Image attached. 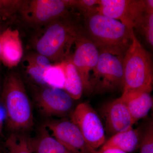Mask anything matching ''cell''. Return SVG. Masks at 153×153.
Segmentation results:
<instances>
[{"label": "cell", "mask_w": 153, "mask_h": 153, "mask_svg": "<svg viewBox=\"0 0 153 153\" xmlns=\"http://www.w3.org/2000/svg\"><path fill=\"white\" fill-rule=\"evenodd\" d=\"M76 13L71 10L44 27L34 43L36 52L60 63L69 57L72 45L84 35Z\"/></svg>", "instance_id": "6da1fadb"}, {"label": "cell", "mask_w": 153, "mask_h": 153, "mask_svg": "<svg viewBox=\"0 0 153 153\" xmlns=\"http://www.w3.org/2000/svg\"><path fill=\"white\" fill-rule=\"evenodd\" d=\"M122 99L152 90L153 66L150 54L133 37L123 59Z\"/></svg>", "instance_id": "7a4b0ae2"}, {"label": "cell", "mask_w": 153, "mask_h": 153, "mask_svg": "<svg viewBox=\"0 0 153 153\" xmlns=\"http://www.w3.org/2000/svg\"><path fill=\"white\" fill-rule=\"evenodd\" d=\"M85 16L88 38L99 51L124 57L135 35L120 21L95 13Z\"/></svg>", "instance_id": "3957f363"}, {"label": "cell", "mask_w": 153, "mask_h": 153, "mask_svg": "<svg viewBox=\"0 0 153 153\" xmlns=\"http://www.w3.org/2000/svg\"><path fill=\"white\" fill-rule=\"evenodd\" d=\"M1 100L11 128H28L33 124L32 105L24 82L16 72L7 74L3 81Z\"/></svg>", "instance_id": "277c9868"}, {"label": "cell", "mask_w": 153, "mask_h": 153, "mask_svg": "<svg viewBox=\"0 0 153 153\" xmlns=\"http://www.w3.org/2000/svg\"><path fill=\"white\" fill-rule=\"evenodd\" d=\"M97 13L118 20L129 29L141 28L148 13H151L146 1L100 0Z\"/></svg>", "instance_id": "5b68a950"}, {"label": "cell", "mask_w": 153, "mask_h": 153, "mask_svg": "<svg viewBox=\"0 0 153 153\" xmlns=\"http://www.w3.org/2000/svg\"><path fill=\"white\" fill-rule=\"evenodd\" d=\"M71 0H23L19 14L33 27H43L72 10Z\"/></svg>", "instance_id": "8992f818"}, {"label": "cell", "mask_w": 153, "mask_h": 153, "mask_svg": "<svg viewBox=\"0 0 153 153\" xmlns=\"http://www.w3.org/2000/svg\"><path fill=\"white\" fill-rule=\"evenodd\" d=\"M123 57L104 51H99L97 65L90 79L91 90H111L122 87Z\"/></svg>", "instance_id": "52a82bcc"}, {"label": "cell", "mask_w": 153, "mask_h": 153, "mask_svg": "<svg viewBox=\"0 0 153 153\" xmlns=\"http://www.w3.org/2000/svg\"><path fill=\"white\" fill-rule=\"evenodd\" d=\"M71 121L78 127L88 145L96 150L104 144V127L95 111L87 102L80 103L71 115Z\"/></svg>", "instance_id": "ba28073f"}, {"label": "cell", "mask_w": 153, "mask_h": 153, "mask_svg": "<svg viewBox=\"0 0 153 153\" xmlns=\"http://www.w3.org/2000/svg\"><path fill=\"white\" fill-rule=\"evenodd\" d=\"M74 44L72 62L81 77L83 89L91 90V77L98 62L99 50L85 35L78 38Z\"/></svg>", "instance_id": "9c48e42d"}, {"label": "cell", "mask_w": 153, "mask_h": 153, "mask_svg": "<svg viewBox=\"0 0 153 153\" xmlns=\"http://www.w3.org/2000/svg\"><path fill=\"white\" fill-rule=\"evenodd\" d=\"M47 127L54 138L72 153H94L96 150L86 143L79 128L68 120L51 123Z\"/></svg>", "instance_id": "30bf717a"}, {"label": "cell", "mask_w": 153, "mask_h": 153, "mask_svg": "<svg viewBox=\"0 0 153 153\" xmlns=\"http://www.w3.org/2000/svg\"><path fill=\"white\" fill-rule=\"evenodd\" d=\"M39 106L49 114H63L69 111L73 105V99L63 89L45 87L36 96Z\"/></svg>", "instance_id": "8fae6325"}, {"label": "cell", "mask_w": 153, "mask_h": 153, "mask_svg": "<svg viewBox=\"0 0 153 153\" xmlns=\"http://www.w3.org/2000/svg\"><path fill=\"white\" fill-rule=\"evenodd\" d=\"M1 62L6 67H16L22 60L23 49L19 30L8 27L0 36Z\"/></svg>", "instance_id": "7c38bea8"}, {"label": "cell", "mask_w": 153, "mask_h": 153, "mask_svg": "<svg viewBox=\"0 0 153 153\" xmlns=\"http://www.w3.org/2000/svg\"><path fill=\"white\" fill-rule=\"evenodd\" d=\"M104 111L106 126L111 132L115 134L132 128L134 123L126 105L120 97L108 103Z\"/></svg>", "instance_id": "4fadbf2b"}, {"label": "cell", "mask_w": 153, "mask_h": 153, "mask_svg": "<svg viewBox=\"0 0 153 153\" xmlns=\"http://www.w3.org/2000/svg\"><path fill=\"white\" fill-rule=\"evenodd\" d=\"M52 64L44 55L37 52H29L23 58L22 65L28 76L38 85H46L44 79L45 70Z\"/></svg>", "instance_id": "5bb4252c"}, {"label": "cell", "mask_w": 153, "mask_h": 153, "mask_svg": "<svg viewBox=\"0 0 153 153\" xmlns=\"http://www.w3.org/2000/svg\"><path fill=\"white\" fill-rule=\"evenodd\" d=\"M139 132L136 129L114 134L107 141L102 145L101 149H117L126 153H132L139 146Z\"/></svg>", "instance_id": "9a60e30c"}, {"label": "cell", "mask_w": 153, "mask_h": 153, "mask_svg": "<svg viewBox=\"0 0 153 153\" xmlns=\"http://www.w3.org/2000/svg\"><path fill=\"white\" fill-rule=\"evenodd\" d=\"M61 63L65 76L64 90L73 100L79 99L84 89L81 77L72 62V56L69 55Z\"/></svg>", "instance_id": "2e32d148"}, {"label": "cell", "mask_w": 153, "mask_h": 153, "mask_svg": "<svg viewBox=\"0 0 153 153\" xmlns=\"http://www.w3.org/2000/svg\"><path fill=\"white\" fill-rule=\"evenodd\" d=\"M121 99L126 105L134 123L146 116L153 106V98L150 92Z\"/></svg>", "instance_id": "e0dca14e"}, {"label": "cell", "mask_w": 153, "mask_h": 153, "mask_svg": "<svg viewBox=\"0 0 153 153\" xmlns=\"http://www.w3.org/2000/svg\"><path fill=\"white\" fill-rule=\"evenodd\" d=\"M44 79L46 85L64 90L65 76L61 62L52 64L44 72Z\"/></svg>", "instance_id": "ac0fdd59"}, {"label": "cell", "mask_w": 153, "mask_h": 153, "mask_svg": "<svg viewBox=\"0 0 153 153\" xmlns=\"http://www.w3.org/2000/svg\"><path fill=\"white\" fill-rule=\"evenodd\" d=\"M37 153H72L54 138L46 136L41 139L37 148Z\"/></svg>", "instance_id": "d6986e66"}, {"label": "cell", "mask_w": 153, "mask_h": 153, "mask_svg": "<svg viewBox=\"0 0 153 153\" xmlns=\"http://www.w3.org/2000/svg\"><path fill=\"white\" fill-rule=\"evenodd\" d=\"M23 0H0V19L13 20L19 13Z\"/></svg>", "instance_id": "ffe728a7"}, {"label": "cell", "mask_w": 153, "mask_h": 153, "mask_svg": "<svg viewBox=\"0 0 153 153\" xmlns=\"http://www.w3.org/2000/svg\"><path fill=\"white\" fill-rule=\"evenodd\" d=\"M6 146L9 153H31L27 140L16 134L10 136L6 141Z\"/></svg>", "instance_id": "44dd1931"}, {"label": "cell", "mask_w": 153, "mask_h": 153, "mask_svg": "<svg viewBox=\"0 0 153 153\" xmlns=\"http://www.w3.org/2000/svg\"><path fill=\"white\" fill-rule=\"evenodd\" d=\"M71 7L82 12L84 16L97 12L98 0H71Z\"/></svg>", "instance_id": "7402d4cb"}, {"label": "cell", "mask_w": 153, "mask_h": 153, "mask_svg": "<svg viewBox=\"0 0 153 153\" xmlns=\"http://www.w3.org/2000/svg\"><path fill=\"white\" fill-rule=\"evenodd\" d=\"M140 153H153V123L150 124L139 144Z\"/></svg>", "instance_id": "603a6c76"}, {"label": "cell", "mask_w": 153, "mask_h": 153, "mask_svg": "<svg viewBox=\"0 0 153 153\" xmlns=\"http://www.w3.org/2000/svg\"><path fill=\"white\" fill-rule=\"evenodd\" d=\"M143 30L148 43L151 46L153 45V13H150L146 17L141 28Z\"/></svg>", "instance_id": "cb8c5ba5"}, {"label": "cell", "mask_w": 153, "mask_h": 153, "mask_svg": "<svg viewBox=\"0 0 153 153\" xmlns=\"http://www.w3.org/2000/svg\"><path fill=\"white\" fill-rule=\"evenodd\" d=\"M13 20H6V19H0V36L3 31L7 29L8 27H10L11 22ZM1 47L0 43V57H1ZM1 62L0 59V66H1Z\"/></svg>", "instance_id": "d4e9b609"}, {"label": "cell", "mask_w": 153, "mask_h": 153, "mask_svg": "<svg viewBox=\"0 0 153 153\" xmlns=\"http://www.w3.org/2000/svg\"><path fill=\"white\" fill-rule=\"evenodd\" d=\"M94 153H126L117 149H101L99 151H95Z\"/></svg>", "instance_id": "484cf974"}, {"label": "cell", "mask_w": 153, "mask_h": 153, "mask_svg": "<svg viewBox=\"0 0 153 153\" xmlns=\"http://www.w3.org/2000/svg\"><path fill=\"white\" fill-rule=\"evenodd\" d=\"M4 110L0 107V124H1V122L4 120Z\"/></svg>", "instance_id": "4316f807"}, {"label": "cell", "mask_w": 153, "mask_h": 153, "mask_svg": "<svg viewBox=\"0 0 153 153\" xmlns=\"http://www.w3.org/2000/svg\"><path fill=\"white\" fill-rule=\"evenodd\" d=\"M2 84L3 83L1 82V78H0V94H1V92Z\"/></svg>", "instance_id": "83f0119b"}, {"label": "cell", "mask_w": 153, "mask_h": 153, "mask_svg": "<svg viewBox=\"0 0 153 153\" xmlns=\"http://www.w3.org/2000/svg\"><path fill=\"white\" fill-rule=\"evenodd\" d=\"M1 125V124H0ZM0 131H1V126H0Z\"/></svg>", "instance_id": "f1b7e54d"}]
</instances>
